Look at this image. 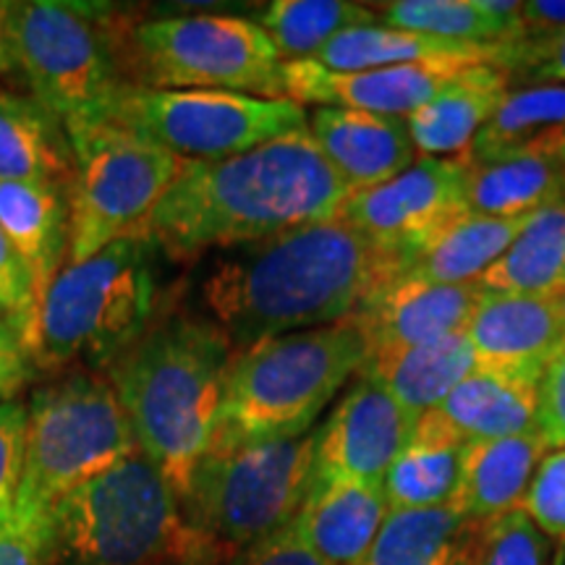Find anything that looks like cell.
<instances>
[{"label": "cell", "mask_w": 565, "mask_h": 565, "mask_svg": "<svg viewBox=\"0 0 565 565\" xmlns=\"http://www.w3.org/2000/svg\"><path fill=\"white\" fill-rule=\"evenodd\" d=\"M349 194L307 126L228 160H183L145 231L162 259L183 265L204 252L330 221Z\"/></svg>", "instance_id": "cell-1"}, {"label": "cell", "mask_w": 565, "mask_h": 565, "mask_svg": "<svg viewBox=\"0 0 565 565\" xmlns=\"http://www.w3.org/2000/svg\"><path fill=\"white\" fill-rule=\"evenodd\" d=\"M391 278L383 254L341 217H330L221 257L202 280V301L242 351L349 320Z\"/></svg>", "instance_id": "cell-2"}, {"label": "cell", "mask_w": 565, "mask_h": 565, "mask_svg": "<svg viewBox=\"0 0 565 565\" xmlns=\"http://www.w3.org/2000/svg\"><path fill=\"white\" fill-rule=\"evenodd\" d=\"M233 353L210 317L166 303L145 335L103 372L129 416L139 450L179 500L210 454Z\"/></svg>", "instance_id": "cell-3"}, {"label": "cell", "mask_w": 565, "mask_h": 565, "mask_svg": "<svg viewBox=\"0 0 565 565\" xmlns=\"http://www.w3.org/2000/svg\"><path fill=\"white\" fill-rule=\"evenodd\" d=\"M370 345L351 320L270 338L233 353L210 450L296 440L362 372Z\"/></svg>", "instance_id": "cell-4"}, {"label": "cell", "mask_w": 565, "mask_h": 565, "mask_svg": "<svg viewBox=\"0 0 565 565\" xmlns=\"http://www.w3.org/2000/svg\"><path fill=\"white\" fill-rule=\"evenodd\" d=\"M160 259L141 228L63 267L40 303L38 372L108 370L166 309Z\"/></svg>", "instance_id": "cell-5"}, {"label": "cell", "mask_w": 565, "mask_h": 565, "mask_svg": "<svg viewBox=\"0 0 565 565\" xmlns=\"http://www.w3.org/2000/svg\"><path fill=\"white\" fill-rule=\"evenodd\" d=\"M53 519L55 565H173L223 550L186 524L181 500L141 450L68 492Z\"/></svg>", "instance_id": "cell-6"}, {"label": "cell", "mask_w": 565, "mask_h": 565, "mask_svg": "<svg viewBox=\"0 0 565 565\" xmlns=\"http://www.w3.org/2000/svg\"><path fill=\"white\" fill-rule=\"evenodd\" d=\"M24 479L13 513L45 515L76 487L139 450L131 422L103 372L71 370L26 401Z\"/></svg>", "instance_id": "cell-7"}, {"label": "cell", "mask_w": 565, "mask_h": 565, "mask_svg": "<svg viewBox=\"0 0 565 565\" xmlns=\"http://www.w3.org/2000/svg\"><path fill=\"white\" fill-rule=\"evenodd\" d=\"M74 152L68 183V265L95 257L118 238L141 231L179 179L183 160L105 110L66 118Z\"/></svg>", "instance_id": "cell-8"}, {"label": "cell", "mask_w": 565, "mask_h": 565, "mask_svg": "<svg viewBox=\"0 0 565 565\" xmlns=\"http://www.w3.org/2000/svg\"><path fill=\"white\" fill-rule=\"evenodd\" d=\"M134 21L108 3L19 0L9 34L19 76L63 121L97 110L126 87L124 38Z\"/></svg>", "instance_id": "cell-9"}, {"label": "cell", "mask_w": 565, "mask_h": 565, "mask_svg": "<svg viewBox=\"0 0 565 565\" xmlns=\"http://www.w3.org/2000/svg\"><path fill=\"white\" fill-rule=\"evenodd\" d=\"M280 68L263 26L236 13L141 19L124 38V74L137 87L282 97Z\"/></svg>", "instance_id": "cell-10"}, {"label": "cell", "mask_w": 565, "mask_h": 565, "mask_svg": "<svg viewBox=\"0 0 565 565\" xmlns=\"http://www.w3.org/2000/svg\"><path fill=\"white\" fill-rule=\"evenodd\" d=\"M315 443L296 440L210 450L181 500L186 524L231 557L288 526L315 482Z\"/></svg>", "instance_id": "cell-11"}, {"label": "cell", "mask_w": 565, "mask_h": 565, "mask_svg": "<svg viewBox=\"0 0 565 565\" xmlns=\"http://www.w3.org/2000/svg\"><path fill=\"white\" fill-rule=\"evenodd\" d=\"M186 162L228 160L307 129L309 113L286 97L221 89H150L126 84L103 108Z\"/></svg>", "instance_id": "cell-12"}, {"label": "cell", "mask_w": 565, "mask_h": 565, "mask_svg": "<svg viewBox=\"0 0 565 565\" xmlns=\"http://www.w3.org/2000/svg\"><path fill=\"white\" fill-rule=\"evenodd\" d=\"M466 189L463 158H419L383 186L351 192L338 217L362 233L398 278L424 246L471 212Z\"/></svg>", "instance_id": "cell-13"}, {"label": "cell", "mask_w": 565, "mask_h": 565, "mask_svg": "<svg viewBox=\"0 0 565 565\" xmlns=\"http://www.w3.org/2000/svg\"><path fill=\"white\" fill-rule=\"evenodd\" d=\"M416 419L391 393L359 374L328 422L315 429V482L383 484L412 440Z\"/></svg>", "instance_id": "cell-14"}, {"label": "cell", "mask_w": 565, "mask_h": 565, "mask_svg": "<svg viewBox=\"0 0 565 565\" xmlns=\"http://www.w3.org/2000/svg\"><path fill=\"white\" fill-rule=\"evenodd\" d=\"M461 74L463 68L450 66L330 71L315 61H291L282 63L280 68V95L315 108H345L408 118Z\"/></svg>", "instance_id": "cell-15"}, {"label": "cell", "mask_w": 565, "mask_h": 565, "mask_svg": "<svg viewBox=\"0 0 565 565\" xmlns=\"http://www.w3.org/2000/svg\"><path fill=\"white\" fill-rule=\"evenodd\" d=\"M463 333L477 370L534 383L565 345V322L553 296L484 291Z\"/></svg>", "instance_id": "cell-16"}, {"label": "cell", "mask_w": 565, "mask_h": 565, "mask_svg": "<svg viewBox=\"0 0 565 565\" xmlns=\"http://www.w3.org/2000/svg\"><path fill=\"white\" fill-rule=\"evenodd\" d=\"M484 288L437 286L412 278H393L377 286L351 320L359 324L370 351L406 349L463 333Z\"/></svg>", "instance_id": "cell-17"}, {"label": "cell", "mask_w": 565, "mask_h": 565, "mask_svg": "<svg viewBox=\"0 0 565 565\" xmlns=\"http://www.w3.org/2000/svg\"><path fill=\"white\" fill-rule=\"evenodd\" d=\"M307 126L324 162L351 192L383 186L416 160L406 118L315 108Z\"/></svg>", "instance_id": "cell-18"}, {"label": "cell", "mask_w": 565, "mask_h": 565, "mask_svg": "<svg viewBox=\"0 0 565 565\" xmlns=\"http://www.w3.org/2000/svg\"><path fill=\"white\" fill-rule=\"evenodd\" d=\"M387 513L383 484L338 479L315 482L291 524L330 565H362Z\"/></svg>", "instance_id": "cell-19"}, {"label": "cell", "mask_w": 565, "mask_h": 565, "mask_svg": "<svg viewBox=\"0 0 565 565\" xmlns=\"http://www.w3.org/2000/svg\"><path fill=\"white\" fill-rule=\"evenodd\" d=\"M547 450L540 429L498 440L466 443L450 505L479 524L519 511L524 508L529 484Z\"/></svg>", "instance_id": "cell-20"}, {"label": "cell", "mask_w": 565, "mask_h": 565, "mask_svg": "<svg viewBox=\"0 0 565 565\" xmlns=\"http://www.w3.org/2000/svg\"><path fill=\"white\" fill-rule=\"evenodd\" d=\"M0 231L30 267L42 303L53 280L68 265L71 215L66 189L0 181Z\"/></svg>", "instance_id": "cell-21"}, {"label": "cell", "mask_w": 565, "mask_h": 565, "mask_svg": "<svg viewBox=\"0 0 565 565\" xmlns=\"http://www.w3.org/2000/svg\"><path fill=\"white\" fill-rule=\"evenodd\" d=\"M74 152L66 124L32 92H0V181L45 183L66 189Z\"/></svg>", "instance_id": "cell-22"}, {"label": "cell", "mask_w": 565, "mask_h": 565, "mask_svg": "<svg viewBox=\"0 0 565 565\" xmlns=\"http://www.w3.org/2000/svg\"><path fill=\"white\" fill-rule=\"evenodd\" d=\"M475 370L469 338L458 333L406 349L370 351L359 374L391 393L406 412L422 416L440 406Z\"/></svg>", "instance_id": "cell-23"}, {"label": "cell", "mask_w": 565, "mask_h": 565, "mask_svg": "<svg viewBox=\"0 0 565 565\" xmlns=\"http://www.w3.org/2000/svg\"><path fill=\"white\" fill-rule=\"evenodd\" d=\"M508 89V76L492 63L463 71L406 118L416 152L424 158H463Z\"/></svg>", "instance_id": "cell-24"}, {"label": "cell", "mask_w": 565, "mask_h": 565, "mask_svg": "<svg viewBox=\"0 0 565 565\" xmlns=\"http://www.w3.org/2000/svg\"><path fill=\"white\" fill-rule=\"evenodd\" d=\"M498 45H469L427 38L387 24L353 26L330 40L315 63L330 71H370L393 66H450L475 68L494 63Z\"/></svg>", "instance_id": "cell-25"}, {"label": "cell", "mask_w": 565, "mask_h": 565, "mask_svg": "<svg viewBox=\"0 0 565 565\" xmlns=\"http://www.w3.org/2000/svg\"><path fill=\"white\" fill-rule=\"evenodd\" d=\"M463 448L466 440L437 414V408L422 414L412 440L395 458L383 482L387 508L416 511L450 505L461 475Z\"/></svg>", "instance_id": "cell-26"}, {"label": "cell", "mask_w": 565, "mask_h": 565, "mask_svg": "<svg viewBox=\"0 0 565 565\" xmlns=\"http://www.w3.org/2000/svg\"><path fill=\"white\" fill-rule=\"evenodd\" d=\"M565 192V152L515 150L469 162L466 202L477 215L526 217Z\"/></svg>", "instance_id": "cell-27"}, {"label": "cell", "mask_w": 565, "mask_h": 565, "mask_svg": "<svg viewBox=\"0 0 565 565\" xmlns=\"http://www.w3.org/2000/svg\"><path fill=\"white\" fill-rule=\"evenodd\" d=\"M437 414L466 443L534 433L540 383L475 370L437 406Z\"/></svg>", "instance_id": "cell-28"}, {"label": "cell", "mask_w": 565, "mask_h": 565, "mask_svg": "<svg viewBox=\"0 0 565 565\" xmlns=\"http://www.w3.org/2000/svg\"><path fill=\"white\" fill-rule=\"evenodd\" d=\"M490 294L555 296L565 286V192L526 215L503 257L479 278Z\"/></svg>", "instance_id": "cell-29"}, {"label": "cell", "mask_w": 565, "mask_h": 565, "mask_svg": "<svg viewBox=\"0 0 565 565\" xmlns=\"http://www.w3.org/2000/svg\"><path fill=\"white\" fill-rule=\"evenodd\" d=\"M526 217H490L466 212L461 221L445 228L433 244L416 254L398 278H412L437 286H466L503 257Z\"/></svg>", "instance_id": "cell-30"}, {"label": "cell", "mask_w": 565, "mask_h": 565, "mask_svg": "<svg viewBox=\"0 0 565 565\" xmlns=\"http://www.w3.org/2000/svg\"><path fill=\"white\" fill-rule=\"evenodd\" d=\"M479 529L454 505L391 511L362 565H463Z\"/></svg>", "instance_id": "cell-31"}, {"label": "cell", "mask_w": 565, "mask_h": 565, "mask_svg": "<svg viewBox=\"0 0 565 565\" xmlns=\"http://www.w3.org/2000/svg\"><path fill=\"white\" fill-rule=\"evenodd\" d=\"M515 150L565 152L563 84L508 89L463 160L477 162Z\"/></svg>", "instance_id": "cell-32"}, {"label": "cell", "mask_w": 565, "mask_h": 565, "mask_svg": "<svg viewBox=\"0 0 565 565\" xmlns=\"http://www.w3.org/2000/svg\"><path fill=\"white\" fill-rule=\"evenodd\" d=\"M282 63L315 61L317 53L353 26L377 24V9L349 0H273L259 6L257 17Z\"/></svg>", "instance_id": "cell-33"}, {"label": "cell", "mask_w": 565, "mask_h": 565, "mask_svg": "<svg viewBox=\"0 0 565 565\" xmlns=\"http://www.w3.org/2000/svg\"><path fill=\"white\" fill-rule=\"evenodd\" d=\"M374 9L380 24L469 45H500L526 34L521 21L498 19L484 11L482 0H393Z\"/></svg>", "instance_id": "cell-34"}, {"label": "cell", "mask_w": 565, "mask_h": 565, "mask_svg": "<svg viewBox=\"0 0 565 565\" xmlns=\"http://www.w3.org/2000/svg\"><path fill=\"white\" fill-rule=\"evenodd\" d=\"M550 536L519 508L482 524L463 565H550Z\"/></svg>", "instance_id": "cell-35"}, {"label": "cell", "mask_w": 565, "mask_h": 565, "mask_svg": "<svg viewBox=\"0 0 565 565\" xmlns=\"http://www.w3.org/2000/svg\"><path fill=\"white\" fill-rule=\"evenodd\" d=\"M492 66L508 76V87H565V30L524 34V38L500 42Z\"/></svg>", "instance_id": "cell-36"}, {"label": "cell", "mask_w": 565, "mask_h": 565, "mask_svg": "<svg viewBox=\"0 0 565 565\" xmlns=\"http://www.w3.org/2000/svg\"><path fill=\"white\" fill-rule=\"evenodd\" d=\"M0 320L19 335L21 345L30 351L34 362V351L40 343V299L30 267L24 265L3 231H0Z\"/></svg>", "instance_id": "cell-37"}, {"label": "cell", "mask_w": 565, "mask_h": 565, "mask_svg": "<svg viewBox=\"0 0 565 565\" xmlns=\"http://www.w3.org/2000/svg\"><path fill=\"white\" fill-rule=\"evenodd\" d=\"M26 412L24 401H9L0 404V526L13 519L19 487L24 479V456H26Z\"/></svg>", "instance_id": "cell-38"}, {"label": "cell", "mask_w": 565, "mask_h": 565, "mask_svg": "<svg viewBox=\"0 0 565 565\" xmlns=\"http://www.w3.org/2000/svg\"><path fill=\"white\" fill-rule=\"evenodd\" d=\"M524 511L550 540H565V448L547 454L536 466Z\"/></svg>", "instance_id": "cell-39"}, {"label": "cell", "mask_w": 565, "mask_h": 565, "mask_svg": "<svg viewBox=\"0 0 565 565\" xmlns=\"http://www.w3.org/2000/svg\"><path fill=\"white\" fill-rule=\"evenodd\" d=\"M58 536L53 513L19 515L0 526V565H55Z\"/></svg>", "instance_id": "cell-40"}, {"label": "cell", "mask_w": 565, "mask_h": 565, "mask_svg": "<svg viewBox=\"0 0 565 565\" xmlns=\"http://www.w3.org/2000/svg\"><path fill=\"white\" fill-rule=\"evenodd\" d=\"M228 565H330L301 540L294 524L252 542L231 557Z\"/></svg>", "instance_id": "cell-41"}, {"label": "cell", "mask_w": 565, "mask_h": 565, "mask_svg": "<svg viewBox=\"0 0 565 565\" xmlns=\"http://www.w3.org/2000/svg\"><path fill=\"white\" fill-rule=\"evenodd\" d=\"M536 429L545 437L547 448H565V345L547 364L540 380V414Z\"/></svg>", "instance_id": "cell-42"}, {"label": "cell", "mask_w": 565, "mask_h": 565, "mask_svg": "<svg viewBox=\"0 0 565 565\" xmlns=\"http://www.w3.org/2000/svg\"><path fill=\"white\" fill-rule=\"evenodd\" d=\"M38 366L30 351L19 341V335L0 320V404L17 401L19 393L32 383Z\"/></svg>", "instance_id": "cell-43"}, {"label": "cell", "mask_w": 565, "mask_h": 565, "mask_svg": "<svg viewBox=\"0 0 565 565\" xmlns=\"http://www.w3.org/2000/svg\"><path fill=\"white\" fill-rule=\"evenodd\" d=\"M521 26L526 34L565 30V0H526L521 9Z\"/></svg>", "instance_id": "cell-44"}, {"label": "cell", "mask_w": 565, "mask_h": 565, "mask_svg": "<svg viewBox=\"0 0 565 565\" xmlns=\"http://www.w3.org/2000/svg\"><path fill=\"white\" fill-rule=\"evenodd\" d=\"M17 74H19V66H17V58H13V45L9 34V3L0 0V92L13 89V79H17Z\"/></svg>", "instance_id": "cell-45"}, {"label": "cell", "mask_w": 565, "mask_h": 565, "mask_svg": "<svg viewBox=\"0 0 565 565\" xmlns=\"http://www.w3.org/2000/svg\"><path fill=\"white\" fill-rule=\"evenodd\" d=\"M225 557H231V555L223 553V550H207V553L186 557V561H179L173 565H217L221 561H225Z\"/></svg>", "instance_id": "cell-46"}, {"label": "cell", "mask_w": 565, "mask_h": 565, "mask_svg": "<svg viewBox=\"0 0 565 565\" xmlns=\"http://www.w3.org/2000/svg\"><path fill=\"white\" fill-rule=\"evenodd\" d=\"M555 307H557V312H561V317H563V322H565V286L561 288V291H557L555 296Z\"/></svg>", "instance_id": "cell-47"}, {"label": "cell", "mask_w": 565, "mask_h": 565, "mask_svg": "<svg viewBox=\"0 0 565 565\" xmlns=\"http://www.w3.org/2000/svg\"><path fill=\"white\" fill-rule=\"evenodd\" d=\"M557 565H565V563H557Z\"/></svg>", "instance_id": "cell-48"}]
</instances>
